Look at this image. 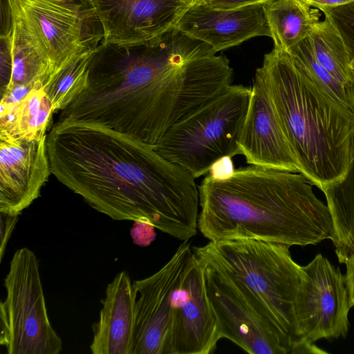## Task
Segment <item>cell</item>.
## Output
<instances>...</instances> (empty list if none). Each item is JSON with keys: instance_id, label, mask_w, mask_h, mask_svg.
I'll return each instance as SVG.
<instances>
[{"instance_id": "8", "label": "cell", "mask_w": 354, "mask_h": 354, "mask_svg": "<svg viewBox=\"0 0 354 354\" xmlns=\"http://www.w3.org/2000/svg\"><path fill=\"white\" fill-rule=\"evenodd\" d=\"M201 261L221 339H230L250 354H291L290 338L250 295L212 265Z\"/></svg>"}, {"instance_id": "22", "label": "cell", "mask_w": 354, "mask_h": 354, "mask_svg": "<svg viewBox=\"0 0 354 354\" xmlns=\"http://www.w3.org/2000/svg\"><path fill=\"white\" fill-rule=\"evenodd\" d=\"M96 47L87 49L61 67L44 86L54 112L64 109L87 88L90 64Z\"/></svg>"}, {"instance_id": "11", "label": "cell", "mask_w": 354, "mask_h": 354, "mask_svg": "<svg viewBox=\"0 0 354 354\" xmlns=\"http://www.w3.org/2000/svg\"><path fill=\"white\" fill-rule=\"evenodd\" d=\"M100 21L103 44H147L176 26L189 7L182 0H84Z\"/></svg>"}, {"instance_id": "24", "label": "cell", "mask_w": 354, "mask_h": 354, "mask_svg": "<svg viewBox=\"0 0 354 354\" xmlns=\"http://www.w3.org/2000/svg\"><path fill=\"white\" fill-rule=\"evenodd\" d=\"M340 34L350 54L354 71V2L319 9Z\"/></svg>"}, {"instance_id": "4", "label": "cell", "mask_w": 354, "mask_h": 354, "mask_svg": "<svg viewBox=\"0 0 354 354\" xmlns=\"http://www.w3.org/2000/svg\"><path fill=\"white\" fill-rule=\"evenodd\" d=\"M290 248L252 239H230L209 241L193 250L201 260L241 286L290 338L293 349L294 304L301 266L293 260Z\"/></svg>"}, {"instance_id": "19", "label": "cell", "mask_w": 354, "mask_h": 354, "mask_svg": "<svg viewBox=\"0 0 354 354\" xmlns=\"http://www.w3.org/2000/svg\"><path fill=\"white\" fill-rule=\"evenodd\" d=\"M0 133L19 139H39L55 113L44 87L35 86L16 104H0Z\"/></svg>"}, {"instance_id": "13", "label": "cell", "mask_w": 354, "mask_h": 354, "mask_svg": "<svg viewBox=\"0 0 354 354\" xmlns=\"http://www.w3.org/2000/svg\"><path fill=\"white\" fill-rule=\"evenodd\" d=\"M46 139L0 133V212L19 216L40 196L52 174Z\"/></svg>"}, {"instance_id": "14", "label": "cell", "mask_w": 354, "mask_h": 354, "mask_svg": "<svg viewBox=\"0 0 354 354\" xmlns=\"http://www.w3.org/2000/svg\"><path fill=\"white\" fill-rule=\"evenodd\" d=\"M239 149L249 165L301 173L268 89L256 72Z\"/></svg>"}, {"instance_id": "23", "label": "cell", "mask_w": 354, "mask_h": 354, "mask_svg": "<svg viewBox=\"0 0 354 354\" xmlns=\"http://www.w3.org/2000/svg\"><path fill=\"white\" fill-rule=\"evenodd\" d=\"M288 53L324 93L354 112V91L339 84L318 62L308 37L294 46Z\"/></svg>"}, {"instance_id": "9", "label": "cell", "mask_w": 354, "mask_h": 354, "mask_svg": "<svg viewBox=\"0 0 354 354\" xmlns=\"http://www.w3.org/2000/svg\"><path fill=\"white\" fill-rule=\"evenodd\" d=\"M8 17L32 36L56 72L94 45L86 32L91 8L68 0H6ZM54 72V73H55Z\"/></svg>"}, {"instance_id": "18", "label": "cell", "mask_w": 354, "mask_h": 354, "mask_svg": "<svg viewBox=\"0 0 354 354\" xmlns=\"http://www.w3.org/2000/svg\"><path fill=\"white\" fill-rule=\"evenodd\" d=\"M263 8L274 48L287 53L320 21V10L303 0H271Z\"/></svg>"}, {"instance_id": "15", "label": "cell", "mask_w": 354, "mask_h": 354, "mask_svg": "<svg viewBox=\"0 0 354 354\" xmlns=\"http://www.w3.org/2000/svg\"><path fill=\"white\" fill-rule=\"evenodd\" d=\"M175 27L216 53L255 37H270L263 4L221 10L195 3L185 10Z\"/></svg>"}, {"instance_id": "12", "label": "cell", "mask_w": 354, "mask_h": 354, "mask_svg": "<svg viewBox=\"0 0 354 354\" xmlns=\"http://www.w3.org/2000/svg\"><path fill=\"white\" fill-rule=\"evenodd\" d=\"M221 339L203 262L194 255L174 294L172 354H209Z\"/></svg>"}, {"instance_id": "20", "label": "cell", "mask_w": 354, "mask_h": 354, "mask_svg": "<svg viewBox=\"0 0 354 354\" xmlns=\"http://www.w3.org/2000/svg\"><path fill=\"white\" fill-rule=\"evenodd\" d=\"M332 223L330 240L340 263L354 261V157L343 178L322 190Z\"/></svg>"}, {"instance_id": "3", "label": "cell", "mask_w": 354, "mask_h": 354, "mask_svg": "<svg viewBox=\"0 0 354 354\" xmlns=\"http://www.w3.org/2000/svg\"><path fill=\"white\" fill-rule=\"evenodd\" d=\"M256 73L301 174L321 190L343 178L354 157V112L324 93L287 52L274 48Z\"/></svg>"}, {"instance_id": "16", "label": "cell", "mask_w": 354, "mask_h": 354, "mask_svg": "<svg viewBox=\"0 0 354 354\" xmlns=\"http://www.w3.org/2000/svg\"><path fill=\"white\" fill-rule=\"evenodd\" d=\"M136 295L127 271L107 285L98 320L92 326L93 354H133Z\"/></svg>"}, {"instance_id": "26", "label": "cell", "mask_w": 354, "mask_h": 354, "mask_svg": "<svg viewBox=\"0 0 354 354\" xmlns=\"http://www.w3.org/2000/svg\"><path fill=\"white\" fill-rule=\"evenodd\" d=\"M152 225L140 221H136L131 230V235L136 244L146 246L154 239L156 234Z\"/></svg>"}, {"instance_id": "27", "label": "cell", "mask_w": 354, "mask_h": 354, "mask_svg": "<svg viewBox=\"0 0 354 354\" xmlns=\"http://www.w3.org/2000/svg\"><path fill=\"white\" fill-rule=\"evenodd\" d=\"M271 0H198L196 3H203L216 9L232 10L252 5L263 4Z\"/></svg>"}, {"instance_id": "10", "label": "cell", "mask_w": 354, "mask_h": 354, "mask_svg": "<svg viewBox=\"0 0 354 354\" xmlns=\"http://www.w3.org/2000/svg\"><path fill=\"white\" fill-rule=\"evenodd\" d=\"M193 255L191 242L183 241L159 270L133 281L136 295L133 354H172L174 294Z\"/></svg>"}, {"instance_id": "6", "label": "cell", "mask_w": 354, "mask_h": 354, "mask_svg": "<svg viewBox=\"0 0 354 354\" xmlns=\"http://www.w3.org/2000/svg\"><path fill=\"white\" fill-rule=\"evenodd\" d=\"M0 303V344L8 354H58L62 341L48 314L39 263L28 248L12 255Z\"/></svg>"}, {"instance_id": "29", "label": "cell", "mask_w": 354, "mask_h": 354, "mask_svg": "<svg viewBox=\"0 0 354 354\" xmlns=\"http://www.w3.org/2000/svg\"><path fill=\"white\" fill-rule=\"evenodd\" d=\"M310 6L317 8L325 7H335L341 5H344L351 2H354V0H303Z\"/></svg>"}, {"instance_id": "28", "label": "cell", "mask_w": 354, "mask_h": 354, "mask_svg": "<svg viewBox=\"0 0 354 354\" xmlns=\"http://www.w3.org/2000/svg\"><path fill=\"white\" fill-rule=\"evenodd\" d=\"M235 171L232 158L225 156L216 161L209 171V176L214 180L225 179Z\"/></svg>"}, {"instance_id": "2", "label": "cell", "mask_w": 354, "mask_h": 354, "mask_svg": "<svg viewBox=\"0 0 354 354\" xmlns=\"http://www.w3.org/2000/svg\"><path fill=\"white\" fill-rule=\"evenodd\" d=\"M301 173L250 165L198 186V228L209 241L252 239L289 246L330 239L327 204Z\"/></svg>"}, {"instance_id": "17", "label": "cell", "mask_w": 354, "mask_h": 354, "mask_svg": "<svg viewBox=\"0 0 354 354\" xmlns=\"http://www.w3.org/2000/svg\"><path fill=\"white\" fill-rule=\"evenodd\" d=\"M1 56L6 58L10 66V80L3 91L17 85L44 87L54 73V66L20 24L9 18L8 28L1 34Z\"/></svg>"}, {"instance_id": "32", "label": "cell", "mask_w": 354, "mask_h": 354, "mask_svg": "<svg viewBox=\"0 0 354 354\" xmlns=\"http://www.w3.org/2000/svg\"><path fill=\"white\" fill-rule=\"evenodd\" d=\"M185 3H187L189 6L196 3L198 0H182Z\"/></svg>"}, {"instance_id": "25", "label": "cell", "mask_w": 354, "mask_h": 354, "mask_svg": "<svg viewBox=\"0 0 354 354\" xmlns=\"http://www.w3.org/2000/svg\"><path fill=\"white\" fill-rule=\"evenodd\" d=\"M19 216L10 215L0 212L1 239H0V261H2L9 239L15 228Z\"/></svg>"}, {"instance_id": "1", "label": "cell", "mask_w": 354, "mask_h": 354, "mask_svg": "<svg viewBox=\"0 0 354 354\" xmlns=\"http://www.w3.org/2000/svg\"><path fill=\"white\" fill-rule=\"evenodd\" d=\"M52 174L115 221L149 223L181 241L197 234L195 178L153 147L93 122L58 120L47 135Z\"/></svg>"}, {"instance_id": "7", "label": "cell", "mask_w": 354, "mask_h": 354, "mask_svg": "<svg viewBox=\"0 0 354 354\" xmlns=\"http://www.w3.org/2000/svg\"><path fill=\"white\" fill-rule=\"evenodd\" d=\"M346 276L322 254L301 266L294 304L295 342L292 354L326 353L315 342L346 337L352 308Z\"/></svg>"}, {"instance_id": "30", "label": "cell", "mask_w": 354, "mask_h": 354, "mask_svg": "<svg viewBox=\"0 0 354 354\" xmlns=\"http://www.w3.org/2000/svg\"><path fill=\"white\" fill-rule=\"evenodd\" d=\"M346 279L352 306L354 308V261L346 264Z\"/></svg>"}, {"instance_id": "5", "label": "cell", "mask_w": 354, "mask_h": 354, "mask_svg": "<svg viewBox=\"0 0 354 354\" xmlns=\"http://www.w3.org/2000/svg\"><path fill=\"white\" fill-rule=\"evenodd\" d=\"M250 95L251 87L231 84L169 127L155 150L195 179L205 175L220 158L239 154Z\"/></svg>"}, {"instance_id": "31", "label": "cell", "mask_w": 354, "mask_h": 354, "mask_svg": "<svg viewBox=\"0 0 354 354\" xmlns=\"http://www.w3.org/2000/svg\"><path fill=\"white\" fill-rule=\"evenodd\" d=\"M68 1L74 2V3H77V4L82 5L84 7L88 8V6L85 4L84 0H68Z\"/></svg>"}, {"instance_id": "21", "label": "cell", "mask_w": 354, "mask_h": 354, "mask_svg": "<svg viewBox=\"0 0 354 354\" xmlns=\"http://www.w3.org/2000/svg\"><path fill=\"white\" fill-rule=\"evenodd\" d=\"M318 62L344 87L354 91V71L348 49L337 30L325 18L308 36Z\"/></svg>"}]
</instances>
